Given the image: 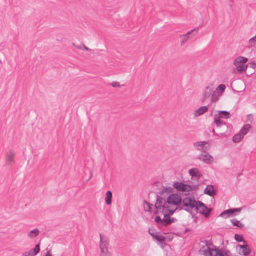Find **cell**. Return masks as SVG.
<instances>
[{"mask_svg": "<svg viewBox=\"0 0 256 256\" xmlns=\"http://www.w3.org/2000/svg\"><path fill=\"white\" fill-rule=\"evenodd\" d=\"M226 90V86L223 84L219 85L218 88L216 89V90L215 91V92L213 93L212 97V99L211 101L213 103L216 102L217 101H218L221 97L222 96L223 94L224 93L225 91Z\"/></svg>", "mask_w": 256, "mask_h": 256, "instance_id": "1", "label": "cell"}, {"mask_svg": "<svg viewBox=\"0 0 256 256\" xmlns=\"http://www.w3.org/2000/svg\"><path fill=\"white\" fill-rule=\"evenodd\" d=\"M108 242L105 236L100 235V248L101 254L107 255L109 254Z\"/></svg>", "mask_w": 256, "mask_h": 256, "instance_id": "2", "label": "cell"}, {"mask_svg": "<svg viewBox=\"0 0 256 256\" xmlns=\"http://www.w3.org/2000/svg\"><path fill=\"white\" fill-rule=\"evenodd\" d=\"M196 208L199 213L204 215L206 217L209 216L211 212V210L208 209L204 204L201 203V202H197L196 205Z\"/></svg>", "mask_w": 256, "mask_h": 256, "instance_id": "3", "label": "cell"}, {"mask_svg": "<svg viewBox=\"0 0 256 256\" xmlns=\"http://www.w3.org/2000/svg\"><path fill=\"white\" fill-rule=\"evenodd\" d=\"M241 211L240 208H235V209H229L225 211L221 214L220 216L224 218H228L230 217L235 216L236 215L239 214Z\"/></svg>", "mask_w": 256, "mask_h": 256, "instance_id": "4", "label": "cell"}, {"mask_svg": "<svg viewBox=\"0 0 256 256\" xmlns=\"http://www.w3.org/2000/svg\"><path fill=\"white\" fill-rule=\"evenodd\" d=\"M194 146L196 149L202 152H207L210 148L209 143L206 142H197L194 144Z\"/></svg>", "mask_w": 256, "mask_h": 256, "instance_id": "5", "label": "cell"}, {"mask_svg": "<svg viewBox=\"0 0 256 256\" xmlns=\"http://www.w3.org/2000/svg\"><path fill=\"white\" fill-rule=\"evenodd\" d=\"M167 202L168 203L175 205H179L182 203V198L181 196L177 195V194H174L173 195L170 196L168 198Z\"/></svg>", "mask_w": 256, "mask_h": 256, "instance_id": "6", "label": "cell"}, {"mask_svg": "<svg viewBox=\"0 0 256 256\" xmlns=\"http://www.w3.org/2000/svg\"><path fill=\"white\" fill-rule=\"evenodd\" d=\"M174 186L176 189L180 192H188L192 190L191 187L187 185L184 184V183H175L174 185Z\"/></svg>", "mask_w": 256, "mask_h": 256, "instance_id": "7", "label": "cell"}, {"mask_svg": "<svg viewBox=\"0 0 256 256\" xmlns=\"http://www.w3.org/2000/svg\"><path fill=\"white\" fill-rule=\"evenodd\" d=\"M199 158L203 162L207 164H212L214 161L213 157L208 154L207 152L202 153L199 157Z\"/></svg>", "mask_w": 256, "mask_h": 256, "instance_id": "8", "label": "cell"}, {"mask_svg": "<svg viewBox=\"0 0 256 256\" xmlns=\"http://www.w3.org/2000/svg\"><path fill=\"white\" fill-rule=\"evenodd\" d=\"M197 30H198V28L194 29L193 30L189 31L186 34H185V35L182 36L181 39V45H184L190 39V38L191 37V36L197 32Z\"/></svg>", "mask_w": 256, "mask_h": 256, "instance_id": "9", "label": "cell"}, {"mask_svg": "<svg viewBox=\"0 0 256 256\" xmlns=\"http://www.w3.org/2000/svg\"><path fill=\"white\" fill-rule=\"evenodd\" d=\"M197 202L195 201V199L193 196H190L189 197L185 199L183 201V204L185 206H186L189 207L193 208L196 206Z\"/></svg>", "mask_w": 256, "mask_h": 256, "instance_id": "10", "label": "cell"}, {"mask_svg": "<svg viewBox=\"0 0 256 256\" xmlns=\"http://www.w3.org/2000/svg\"><path fill=\"white\" fill-rule=\"evenodd\" d=\"M238 252L241 255L246 256L250 254L251 249L247 245L241 246L238 248Z\"/></svg>", "mask_w": 256, "mask_h": 256, "instance_id": "11", "label": "cell"}, {"mask_svg": "<svg viewBox=\"0 0 256 256\" xmlns=\"http://www.w3.org/2000/svg\"><path fill=\"white\" fill-rule=\"evenodd\" d=\"M15 155L12 151H8L6 156V162L8 164H12L15 162Z\"/></svg>", "mask_w": 256, "mask_h": 256, "instance_id": "12", "label": "cell"}, {"mask_svg": "<svg viewBox=\"0 0 256 256\" xmlns=\"http://www.w3.org/2000/svg\"><path fill=\"white\" fill-rule=\"evenodd\" d=\"M40 244H39L37 245H36L34 248L31 249L30 251H29L28 252L25 253L23 255L24 256H36V255L38 254L40 251Z\"/></svg>", "mask_w": 256, "mask_h": 256, "instance_id": "13", "label": "cell"}, {"mask_svg": "<svg viewBox=\"0 0 256 256\" xmlns=\"http://www.w3.org/2000/svg\"><path fill=\"white\" fill-rule=\"evenodd\" d=\"M205 194H207L209 196L213 197L215 196L217 193V190L215 187L212 185H209L207 187L205 190Z\"/></svg>", "mask_w": 256, "mask_h": 256, "instance_id": "14", "label": "cell"}, {"mask_svg": "<svg viewBox=\"0 0 256 256\" xmlns=\"http://www.w3.org/2000/svg\"><path fill=\"white\" fill-rule=\"evenodd\" d=\"M189 174L192 178H194L195 179H199L201 176V174L200 173V171L196 168L191 169L189 171Z\"/></svg>", "mask_w": 256, "mask_h": 256, "instance_id": "15", "label": "cell"}, {"mask_svg": "<svg viewBox=\"0 0 256 256\" xmlns=\"http://www.w3.org/2000/svg\"><path fill=\"white\" fill-rule=\"evenodd\" d=\"M248 61V59L243 57H239L235 59V60L234 61V64L236 66H240L241 65L246 63Z\"/></svg>", "mask_w": 256, "mask_h": 256, "instance_id": "16", "label": "cell"}, {"mask_svg": "<svg viewBox=\"0 0 256 256\" xmlns=\"http://www.w3.org/2000/svg\"><path fill=\"white\" fill-rule=\"evenodd\" d=\"M208 108L206 106H203L199 108L198 110H197L194 113V115L195 117H199L201 115H203L205 113L207 112Z\"/></svg>", "mask_w": 256, "mask_h": 256, "instance_id": "17", "label": "cell"}, {"mask_svg": "<svg viewBox=\"0 0 256 256\" xmlns=\"http://www.w3.org/2000/svg\"><path fill=\"white\" fill-rule=\"evenodd\" d=\"M212 90H213L212 86H209L206 88L205 93H204V95L203 101L206 100L207 98H209L210 96L211 95Z\"/></svg>", "mask_w": 256, "mask_h": 256, "instance_id": "18", "label": "cell"}, {"mask_svg": "<svg viewBox=\"0 0 256 256\" xmlns=\"http://www.w3.org/2000/svg\"><path fill=\"white\" fill-rule=\"evenodd\" d=\"M244 136H245L244 135L242 134L241 133H240L236 134V135L234 136L233 138V141L235 143H239V142L243 140Z\"/></svg>", "mask_w": 256, "mask_h": 256, "instance_id": "19", "label": "cell"}, {"mask_svg": "<svg viewBox=\"0 0 256 256\" xmlns=\"http://www.w3.org/2000/svg\"><path fill=\"white\" fill-rule=\"evenodd\" d=\"M166 203V202L164 199L161 197H158L156 203V207L158 209H161L163 207Z\"/></svg>", "mask_w": 256, "mask_h": 256, "instance_id": "20", "label": "cell"}, {"mask_svg": "<svg viewBox=\"0 0 256 256\" xmlns=\"http://www.w3.org/2000/svg\"><path fill=\"white\" fill-rule=\"evenodd\" d=\"M231 115L229 113L226 111L219 112L218 114V117L220 118H224V119H229L231 117Z\"/></svg>", "mask_w": 256, "mask_h": 256, "instance_id": "21", "label": "cell"}, {"mask_svg": "<svg viewBox=\"0 0 256 256\" xmlns=\"http://www.w3.org/2000/svg\"><path fill=\"white\" fill-rule=\"evenodd\" d=\"M39 234H40L39 230L37 229H35L29 232V233L28 234V237L31 238H34L37 237L39 235Z\"/></svg>", "mask_w": 256, "mask_h": 256, "instance_id": "22", "label": "cell"}, {"mask_svg": "<svg viewBox=\"0 0 256 256\" xmlns=\"http://www.w3.org/2000/svg\"><path fill=\"white\" fill-rule=\"evenodd\" d=\"M112 199V193L111 191H108L106 194L105 201L107 205H111Z\"/></svg>", "mask_w": 256, "mask_h": 256, "instance_id": "23", "label": "cell"}, {"mask_svg": "<svg viewBox=\"0 0 256 256\" xmlns=\"http://www.w3.org/2000/svg\"><path fill=\"white\" fill-rule=\"evenodd\" d=\"M173 219L171 218V217L169 215H166L164 217L163 220L162 221V223L166 226L169 225L170 224H171L173 222Z\"/></svg>", "mask_w": 256, "mask_h": 256, "instance_id": "24", "label": "cell"}, {"mask_svg": "<svg viewBox=\"0 0 256 256\" xmlns=\"http://www.w3.org/2000/svg\"><path fill=\"white\" fill-rule=\"evenodd\" d=\"M150 234L153 237L155 238L157 240H158V241H163L164 240V238L160 234L157 233L156 232H154V231L152 232V231H150Z\"/></svg>", "mask_w": 256, "mask_h": 256, "instance_id": "25", "label": "cell"}, {"mask_svg": "<svg viewBox=\"0 0 256 256\" xmlns=\"http://www.w3.org/2000/svg\"><path fill=\"white\" fill-rule=\"evenodd\" d=\"M251 129V126L250 125H245V126H244L242 127V128L241 129V132L240 133H241L242 134H243V135H246L250 131Z\"/></svg>", "mask_w": 256, "mask_h": 256, "instance_id": "26", "label": "cell"}, {"mask_svg": "<svg viewBox=\"0 0 256 256\" xmlns=\"http://www.w3.org/2000/svg\"><path fill=\"white\" fill-rule=\"evenodd\" d=\"M209 255L211 256H223L222 253L220 251L217 249H213L209 252Z\"/></svg>", "mask_w": 256, "mask_h": 256, "instance_id": "27", "label": "cell"}, {"mask_svg": "<svg viewBox=\"0 0 256 256\" xmlns=\"http://www.w3.org/2000/svg\"><path fill=\"white\" fill-rule=\"evenodd\" d=\"M144 208L145 211H148V212L151 211V210L152 209V205L151 204L147 202L146 201L144 202Z\"/></svg>", "mask_w": 256, "mask_h": 256, "instance_id": "28", "label": "cell"}, {"mask_svg": "<svg viewBox=\"0 0 256 256\" xmlns=\"http://www.w3.org/2000/svg\"><path fill=\"white\" fill-rule=\"evenodd\" d=\"M247 67H248L247 65H245L243 64V65H240V66H237V70L238 72H244V71H246V70H247Z\"/></svg>", "mask_w": 256, "mask_h": 256, "instance_id": "29", "label": "cell"}, {"mask_svg": "<svg viewBox=\"0 0 256 256\" xmlns=\"http://www.w3.org/2000/svg\"><path fill=\"white\" fill-rule=\"evenodd\" d=\"M231 222L233 225L239 227V228H243L244 227V226L242 225V224L237 220H236V219L232 220V221H231Z\"/></svg>", "mask_w": 256, "mask_h": 256, "instance_id": "30", "label": "cell"}, {"mask_svg": "<svg viewBox=\"0 0 256 256\" xmlns=\"http://www.w3.org/2000/svg\"><path fill=\"white\" fill-rule=\"evenodd\" d=\"M215 121L216 124L218 126H222L223 124L222 121L220 119V118H219V117H217V118H215Z\"/></svg>", "mask_w": 256, "mask_h": 256, "instance_id": "31", "label": "cell"}, {"mask_svg": "<svg viewBox=\"0 0 256 256\" xmlns=\"http://www.w3.org/2000/svg\"><path fill=\"white\" fill-rule=\"evenodd\" d=\"M249 44L251 45H254L255 44H256V34L255 35L254 37H253V38H251L250 40H249Z\"/></svg>", "mask_w": 256, "mask_h": 256, "instance_id": "32", "label": "cell"}, {"mask_svg": "<svg viewBox=\"0 0 256 256\" xmlns=\"http://www.w3.org/2000/svg\"><path fill=\"white\" fill-rule=\"evenodd\" d=\"M235 239L236 240V241H238V242H243V241H244L243 236L240 235H236L235 236Z\"/></svg>", "mask_w": 256, "mask_h": 256, "instance_id": "33", "label": "cell"}, {"mask_svg": "<svg viewBox=\"0 0 256 256\" xmlns=\"http://www.w3.org/2000/svg\"><path fill=\"white\" fill-rule=\"evenodd\" d=\"M111 86L114 88H118L120 86V84L118 82H113L111 83Z\"/></svg>", "mask_w": 256, "mask_h": 256, "instance_id": "34", "label": "cell"}, {"mask_svg": "<svg viewBox=\"0 0 256 256\" xmlns=\"http://www.w3.org/2000/svg\"><path fill=\"white\" fill-rule=\"evenodd\" d=\"M155 221H156V222L157 223H160L162 222V220L159 216H157L156 217Z\"/></svg>", "mask_w": 256, "mask_h": 256, "instance_id": "35", "label": "cell"}, {"mask_svg": "<svg viewBox=\"0 0 256 256\" xmlns=\"http://www.w3.org/2000/svg\"><path fill=\"white\" fill-rule=\"evenodd\" d=\"M250 67L253 68V69H255L256 68V64L255 63H251L250 64Z\"/></svg>", "mask_w": 256, "mask_h": 256, "instance_id": "36", "label": "cell"}, {"mask_svg": "<svg viewBox=\"0 0 256 256\" xmlns=\"http://www.w3.org/2000/svg\"><path fill=\"white\" fill-rule=\"evenodd\" d=\"M248 120H252L253 119V115H248Z\"/></svg>", "mask_w": 256, "mask_h": 256, "instance_id": "37", "label": "cell"}]
</instances>
